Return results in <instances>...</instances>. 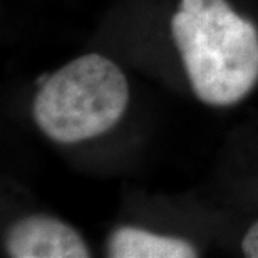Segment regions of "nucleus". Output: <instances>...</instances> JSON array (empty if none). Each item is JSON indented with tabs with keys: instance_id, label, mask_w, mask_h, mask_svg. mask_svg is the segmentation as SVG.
<instances>
[{
	"instance_id": "nucleus-4",
	"label": "nucleus",
	"mask_w": 258,
	"mask_h": 258,
	"mask_svg": "<svg viewBox=\"0 0 258 258\" xmlns=\"http://www.w3.org/2000/svg\"><path fill=\"white\" fill-rule=\"evenodd\" d=\"M107 255L111 258H193L198 256V251L183 238L119 226L109 236Z\"/></svg>"
},
{
	"instance_id": "nucleus-5",
	"label": "nucleus",
	"mask_w": 258,
	"mask_h": 258,
	"mask_svg": "<svg viewBox=\"0 0 258 258\" xmlns=\"http://www.w3.org/2000/svg\"><path fill=\"white\" fill-rule=\"evenodd\" d=\"M241 250H243L245 256L248 258H258V221H255L250 226L246 235L241 240Z\"/></svg>"
},
{
	"instance_id": "nucleus-1",
	"label": "nucleus",
	"mask_w": 258,
	"mask_h": 258,
	"mask_svg": "<svg viewBox=\"0 0 258 258\" xmlns=\"http://www.w3.org/2000/svg\"><path fill=\"white\" fill-rule=\"evenodd\" d=\"M171 34L200 101L235 104L258 82V29L226 0H181Z\"/></svg>"
},
{
	"instance_id": "nucleus-3",
	"label": "nucleus",
	"mask_w": 258,
	"mask_h": 258,
	"mask_svg": "<svg viewBox=\"0 0 258 258\" xmlns=\"http://www.w3.org/2000/svg\"><path fill=\"white\" fill-rule=\"evenodd\" d=\"M5 250L12 258H87L89 246L64 221L45 215H30L10 226Z\"/></svg>"
},
{
	"instance_id": "nucleus-2",
	"label": "nucleus",
	"mask_w": 258,
	"mask_h": 258,
	"mask_svg": "<svg viewBox=\"0 0 258 258\" xmlns=\"http://www.w3.org/2000/svg\"><path fill=\"white\" fill-rule=\"evenodd\" d=\"M129 102L126 76L101 54L81 55L40 86L34 97L35 124L55 143L72 144L114 127Z\"/></svg>"
}]
</instances>
